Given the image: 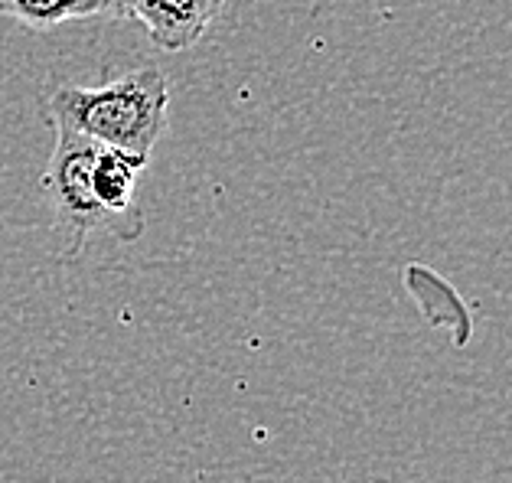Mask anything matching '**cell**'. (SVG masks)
Masks as SVG:
<instances>
[{"label": "cell", "instance_id": "1", "mask_svg": "<svg viewBox=\"0 0 512 483\" xmlns=\"http://www.w3.org/2000/svg\"><path fill=\"white\" fill-rule=\"evenodd\" d=\"M170 82L157 66L124 72L105 85H56L43 115L105 147L151 157L167 134Z\"/></svg>", "mask_w": 512, "mask_h": 483}, {"label": "cell", "instance_id": "5", "mask_svg": "<svg viewBox=\"0 0 512 483\" xmlns=\"http://www.w3.org/2000/svg\"><path fill=\"white\" fill-rule=\"evenodd\" d=\"M102 4V14L105 17H131V10H134V0H98Z\"/></svg>", "mask_w": 512, "mask_h": 483}, {"label": "cell", "instance_id": "4", "mask_svg": "<svg viewBox=\"0 0 512 483\" xmlns=\"http://www.w3.org/2000/svg\"><path fill=\"white\" fill-rule=\"evenodd\" d=\"M0 17L17 20L27 30H56L62 23L105 17L98 0H0Z\"/></svg>", "mask_w": 512, "mask_h": 483}, {"label": "cell", "instance_id": "2", "mask_svg": "<svg viewBox=\"0 0 512 483\" xmlns=\"http://www.w3.org/2000/svg\"><path fill=\"white\" fill-rule=\"evenodd\" d=\"M56 147L43 173V196L49 206V219L62 242V258H76L95 235H111L121 242L118 222L98 206L89 167L98 151V141L72 131L66 125H53Z\"/></svg>", "mask_w": 512, "mask_h": 483}, {"label": "cell", "instance_id": "3", "mask_svg": "<svg viewBox=\"0 0 512 483\" xmlns=\"http://www.w3.org/2000/svg\"><path fill=\"white\" fill-rule=\"evenodd\" d=\"M226 0H134L131 17L164 53L193 49L222 14Z\"/></svg>", "mask_w": 512, "mask_h": 483}]
</instances>
